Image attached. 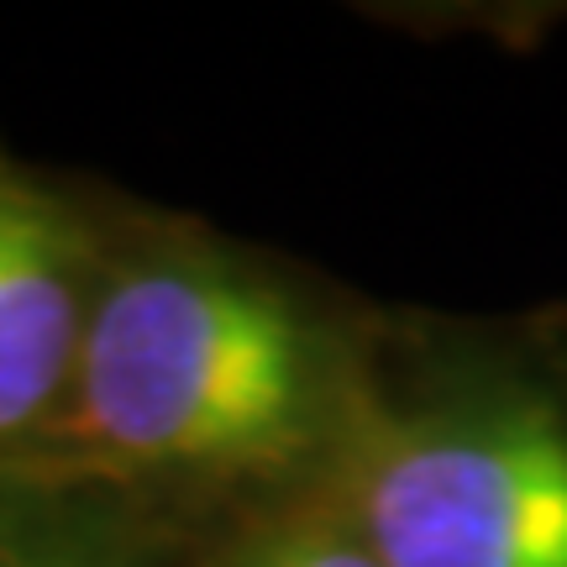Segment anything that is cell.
<instances>
[{
    "label": "cell",
    "instance_id": "6da1fadb",
    "mask_svg": "<svg viewBox=\"0 0 567 567\" xmlns=\"http://www.w3.org/2000/svg\"><path fill=\"white\" fill-rule=\"evenodd\" d=\"M69 400L84 436L137 467H264L321 421L300 310L216 264H142L90 305Z\"/></svg>",
    "mask_w": 567,
    "mask_h": 567
},
{
    "label": "cell",
    "instance_id": "7a4b0ae2",
    "mask_svg": "<svg viewBox=\"0 0 567 567\" xmlns=\"http://www.w3.org/2000/svg\"><path fill=\"white\" fill-rule=\"evenodd\" d=\"M352 530L379 567H567V415L473 394L373 425Z\"/></svg>",
    "mask_w": 567,
    "mask_h": 567
},
{
    "label": "cell",
    "instance_id": "3957f363",
    "mask_svg": "<svg viewBox=\"0 0 567 567\" xmlns=\"http://www.w3.org/2000/svg\"><path fill=\"white\" fill-rule=\"evenodd\" d=\"M84 316L69 226L0 189V436L27 431L69 394Z\"/></svg>",
    "mask_w": 567,
    "mask_h": 567
},
{
    "label": "cell",
    "instance_id": "277c9868",
    "mask_svg": "<svg viewBox=\"0 0 567 567\" xmlns=\"http://www.w3.org/2000/svg\"><path fill=\"white\" fill-rule=\"evenodd\" d=\"M247 567H379V557L358 542V530H295L268 542Z\"/></svg>",
    "mask_w": 567,
    "mask_h": 567
},
{
    "label": "cell",
    "instance_id": "5b68a950",
    "mask_svg": "<svg viewBox=\"0 0 567 567\" xmlns=\"http://www.w3.org/2000/svg\"><path fill=\"white\" fill-rule=\"evenodd\" d=\"M0 567H21V563H0Z\"/></svg>",
    "mask_w": 567,
    "mask_h": 567
}]
</instances>
